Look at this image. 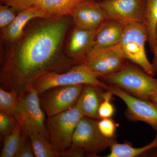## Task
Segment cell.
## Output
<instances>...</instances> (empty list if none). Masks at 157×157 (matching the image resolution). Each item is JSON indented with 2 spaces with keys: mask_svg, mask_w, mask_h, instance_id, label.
Returning <instances> with one entry per match:
<instances>
[{
  "mask_svg": "<svg viewBox=\"0 0 157 157\" xmlns=\"http://www.w3.org/2000/svg\"><path fill=\"white\" fill-rule=\"evenodd\" d=\"M19 99L14 90L8 91L0 87V109L9 115L14 116Z\"/></svg>",
  "mask_w": 157,
  "mask_h": 157,
  "instance_id": "cell-22",
  "label": "cell"
},
{
  "mask_svg": "<svg viewBox=\"0 0 157 157\" xmlns=\"http://www.w3.org/2000/svg\"><path fill=\"white\" fill-rule=\"evenodd\" d=\"M108 19L126 26L143 23L145 0H101L98 2Z\"/></svg>",
  "mask_w": 157,
  "mask_h": 157,
  "instance_id": "cell-10",
  "label": "cell"
},
{
  "mask_svg": "<svg viewBox=\"0 0 157 157\" xmlns=\"http://www.w3.org/2000/svg\"><path fill=\"white\" fill-rule=\"evenodd\" d=\"M125 26L107 19L96 29L94 44L90 51L100 50L116 46L120 42Z\"/></svg>",
  "mask_w": 157,
  "mask_h": 157,
  "instance_id": "cell-15",
  "label": "cell"
},
{
  "mask_svg": "<svg viewBox=\"0 0 157 157\" xmlns=\"http://www.w3.org/2000/svg\"><path fill=\"white\" fill-rule=\"evenodd\" d=\"M83 116L78 101L70 109L48 117L49 139L56 150L60 153L70 147L74 131Z\"/></svg>",
  "mask_w": 157,
  "mask_h": 157,
  "instance_id": "cell-6",
  "label": "cell"
},
{
  "mask_svg": "<svg viewBox=\"0 0 157 157\" xmlns=\"http://www.w3.org/2000/svg\"><path fill=\"white\" fill-rule=\"evenodd\" d=\"M156 148H157V131L154 139L150 143L142 147H134L128 144L116 142L110 147V153L106 157H135Z\"/></svg>",
  "mask_w": 157,
  "mask_h": 157,
  "instance_id": "cell-20",
  "label": "cell"
},
{
  "mask_svg": "<svg viewBox=\"0 0 157 157\" xmlns=\"http://www.w3.org/2000/svg\"><path fill=\"white\" fill-rule=\"evenodd\" d=\"M75 25L95 30L107 17L98 1L84 0L73 9L70 15Z\"/></svg>",
  "mask_w": 157,
  "mask_h": 157,
  "instance_id": "cell-12",
  "label": "cell"
},
{
  "mask_svg": "<svg viewBox=\"0 0 157 157\" xmlns=\"http://www.w3.org/2000/svg\"><path fill=\"white\" fill-rule=\"evenodd\" d=\"M18 12L15 9L7 5L0 6V28L7 27L15 19Z\"/></svg>",
  "mask_w": 157,
  "mask_h": 157,
  "instance_id": "cell-25",
  "label": "cell"
},
{
  "mask_svg": "<svg viewBox=\"0 0 157 157\" xmlns=\"http://www.w3.org/2000/svg\"><path fill=\"white\" fill-rule=\"evenodd\" d=\"M98 128L102 135L108 138H113L115 135L116 125L111 118L101 119L98 121Z\"/></svg>",
  "mask_w": 157,
  "mask_h": 157,
  "instance_id": "cell-26",
  "label": "cell"
},
{
  "mask_svg": "<svg viewBox=\"0 0 157 157\" xmlns=\"http://www.w3.org/2000/svg\"><path fill=\"white\" fill-rule=\"evenodd\" d=\"M85 85L56 86L41 95L40 103L48 117L74 107L81 96Z\"/></svg>",
  "mask_w": 157,
  "mask_h": 157,
  "instance_id": "cell-8",
  "label": "cell"
},
{
  "mask_svg": "<svg viewBox=\"0 0 157 157\" xmlns=\"http://www.w3.org/2000/svg\"><path fill=\"white\" fill-rule=\"evenodd\" d=\"M150 101L157 104V91L152 94L150 98Z\"/></svg>",
  "mask_w": 157,
  "mask_h": 157,
  "instance_id": "cell-31",
  "label": "cell"
},
{
  "mask_svg": "<svg viewBox=\"0 0 157 157\" xmlns=\"http://www.w3.org/2000/svg\"><path fill=\"white\" fill-rule=\"evenodd\" d=\"M78 84L94 85L106 90L108 86L83 64L73 66L63 73H45L37 78L32 86L40 96L52 88Z\"/></svg>",
  "mask_w": 157,
  "mask_h": 157,
  "instance_id": "cell-5",
  "label": "cell"
},
{
  "mask_svg": "<svg viewBox=\"0 0 157 157\" xmlns=\"http://www.w3.org/2000/svg\"><path fill=\"white\" fill-rule=\"evenodd\" d=\"M96 1H98V2H99V1H101V0H96Z\"/></svg>",
  "mask_w": 157,
  "mask_h": 157,
  "instance_id": "cell-32",
  "label": "cell"
},
{
  "mask_svg": "<svg viewBox=\"0 0 157 157\" xmlns=\"http://www.w3.org/2000/svg\"><path fill=\"white\" fill-rule=\"evenodd\" d=\"M96 30H90L75 25L70 36L66 51L73 64L84 63L94 44Z\"/></svg>",
  "mask_w": 157,
  "mask_h": 157,
  "instance_id": "cell-13",
  "label": "cell"
},
{
  "mask_svg": "<svg viewBox=\"0 0 157 157\" xmlns=\"http://www.w3.org/2000/svg\"><path fill=\"white\" fill-rule=\"evenodd\" d=\"M84 0H38L35 6L53 17L70 16L73 9Z\"/></svg>",
  "mask_w": 157,
  "mask_h": 157,
  "instance_id": "cell-17",
  "label": "cell"
},
{
  "mask_svg": "<svg viewBox=\"0 0 157 157\" xmlns=\"http://www.w3.org/2000/svg\"><path fill=\"white\" fill-rule=\"evenodd\" d=\"M17 121L13 116L0 110V135L1 138L7 136L14 130Z\"/></svg>",
  "mask_w": 157,
  "mask_h": 157,
  "instance_id": "cell-24",
  "label": "cell"
},
{
  "mask_svg": "<svg viewBox=\"0 0 157 157\" xmlns=\"http://www.w3.org/2000/svg\"><path fill=\"white\" fill-rule=\"evenodd\" d=\"M36 157H59L60 153L56 150L50 142L39 132L31 131L28 134Z\"/></svg>",
  "mask_w": 157,
  "mask_h": 157,
  "instance_id": "cell-21",
  "label": "cell"
},
{
  "mask_svg": "<svg viewBox=\"0 0 157 157\" xmlns=\"http://www.w3.org/2000/svg\"><path fill=\"white\" fill-rule=\"evenodd\" d=\"M69 16L35 18L17 40L2 42L1 88L15 91L19 96L43 74L63 73L74 66L63 49L73 20Z\"/></svg>",
  "mask_w": 157,
  "mask_h": 157,
  "instance_id": "cell-1",
  "label": "cell"
},
{
  "mask_svg": "<svg viewBox=\"0 0 157 157\" xmlns=\"http://www.w3.org/2000/svg\"><path fill=\"white\" fill-rule=\"evenodd\" d=\"M85 151L81 148L72 144L70 147L60 153L62 157H82L86 155Z\"/></svg>",
  "mask_w": 157,
  "mask_h": 157,
  "instance_id": "cell-28",
  "label": "cell"
},
{
  "mask_svg": "<svg viewBox=\"0 0 157 157\" xmlns=\"http://www.w3.org/2000/svg\"><path fill=\"white\" fill-rule=\"evenodd\" d=\"M5 5L12 7L16 11L25 10L36 5L38 0H1Z\"/></svg>",
  "mask_w": 157,
  "mask_h": 157,
  "instance_id": "cell-27",
  "label": "cell"
},
{
  "mask_svg": "<svg viewBox=\"0 0 157 157\" xmlns=\"http://www.w3.org/2000/svg\"><path fill=\"white\" fill-rule=\"evenodd\" d=\"M113 95L109 90H106L104 94V100L100 105L98 114L100 119L111 118L114 115L115 107L111 102Z\"/></svg>",
  "mask_w": 157,
  "mask_h": 157,
  "instance_id": "cell-23",
  "label": "cell"
},
{
  "mask_svg": "<svg viewBox=\"0 0 157 157\" xmlns=\"http://www.w3.org/2000/svg\"><path fill=\"white\" fill-rule=\"evenodd\" d=\"M127 60L114 46L100 50L90 51L82 64L101 78L117 72Z\"/></svg>",
  "mask_w": 157,
  "mask_h": 157,
  "instance_id": "cell-11",
  "label": "cell"
},
{
  "mask_svg": "<svg viewBox=\"0 0 157 157\" xmlns=\"http://www.w3.org/2000/svg\"><path fill=\"white\" fill-rule=\"evenodd\" d=\"M28 137V135L23 131L17 122L13 131L4 137V144L0 157H15Z\"/></svg>",
  "mask_w": 157,
  "mask_h": 157,
  "instance_id": "cell-19",
  "label": "cell"
},
{
  "mask_svg": "<svg viewBox=\"0 0 157 157\" xmlns=\"http://www.w3.org/2000/svg\"><path fill=\"white\" fill-rule=\"evenodd\" d=\"M154 58L152 64L154 69L156 75L157 76V29L156 32V37L155 46V51L153 53Z\"/></svg>",
  "mask_w": 157,
  "mask_h": 157,
  "instance_id": "cell-30",
  "label": "cell"
},
{
  "mask_svg": "<svg viewBox=\"0 0 157 157\" xmlns=\"http://www.w3.org/2000/svg\"><path fill=\"white\" fill-rule=\"evenodd\" d=\"M101 78L108 85L144 100L150 101L152 94L157 91V78L128 60L117 72Z\"/></svg>",
  "mask_w": 157,
  "mask_h": 157,
  "instance_id": "cell-2",
  "label": "cell"
},
{
  "mask_svg": "<svg viewBox=\"0 0 157 157\" xmlns=\"http://www.w3.org/2000/svg\"><path fill=\"white\" fill-rule=\"evenodd\" d=\"M104 89L92 84H85L78 99L80 109L84 116L100 119L98 114L100 105L104 100Z\"/></svg>",
  "mask_w": 157,
  "mask_h": 157,
  "instance_id": "cell-16",
  "label": "cell"
},
{
  "mask_svg": "<svg viewBox=\"0 0 157 157\" xmlns=\"http://www.w3.org/2000/svg\"><path fill=\"white\" fill-rule=\"evenodd\" d=\"M148 41L146 28L143 23H135L125 26L120 42L116 45L119 52L127 60L137 65L150 75H156L145 51Z\"/></svg>",
  "mask_w": 157,
  "mask_h": 157,
  "instance_id": "cell-3",
  "label": "cell"
},
{
  "mask_svg": "<svg viewBox=\"0 0 157 157\" xmlns=\"http://www.w3.org/2000/svg\"><path fill=\"white\" fill-rule=\"evenodd\" d=\"M143 24L148 35L149 46L153 54L156 43L157 29V0H145Z\"/></svg>",
  "mask_w": 157,
  "mask_h": 157,
  "instance_id": "cell-18",
  "label": "cell"
},
{
  "mask_svg": "<svg viewBox=\"0 0 157 157\" xmlns=\"http://www.w3.org/2000/svg\"><path fill=\"white\" fill-rule=\"evenodd\" d=\"M29 136L15 157H35Z\"/></svg>",
  "mask_w": 157,
  "mask_h": 157,
  "instance_id": "cell-29",
  "label": "cell"
},
{
  "mask_svg": "<svg viewBox=\"0 0 157 157\" xmlns=\"http://www.w3.org/2000/svg\"><path fill=\"white\" fill-rule=\"evenodd\" d=\"M13 116L26 134L36 131L48 140L49 133L45 126V115L40 105L39 96L32 85L19 96Z\"/></svg>",
  "mask_w": 157,
  "mask_h": 157,
  "instance_id": "cell-4",
  "label": "cell"
},
{
  "mask_svg": "<svg viewBox=\"0 0 157 157\" xmlns=\"http://www.w3.org/2000/svg\"><path fill=\"white\" fill-rule=\"evenodd\" d=\"M98 123L92 118L83 116L78 122L72 139L73 144L92 156L110 148L117 142L115 137L108 138L102 135Z\"/></svg>",
  "mask_w": 157,
  "mask_h": 157,
  "instance_id": "cell-7",
  "label": "cell"
},
{
  "mask_svg": "<svg viewBox=\"0 0 157 157\" xmlns=\"http://www.w3.org/2000/svg\"><path fill=\"white\" fill-rule=\"evenodd\" d=\"M107 90L120 98L126 105L125 116L128 120L146 123L157 131L156 103L136 98L116 86L108 85Z\"/></svg>",
  "mask_w": 157,
  "mask_h": 157,
  "instance_id": "cell-9",
  "label": "cell"
},
{
  "mask_svg": "<svg viewBox=\"0 0 157 157\" xmlns=\"http://www.w3.org/2000/svg\"><path fill=\"white\" fill-rule=\"evenodd\" d=\"M39 17L48 18L53 17L35 6L20 11L9 25L2 29V42H11L17 40L22 35L24 29L28 23L32 20Z\"/></svg>",
  "mask_w": 157,
  "mask_h": 157,
  "instance_id": "cell-14",
  "label": "cell"
}]
</instances>
